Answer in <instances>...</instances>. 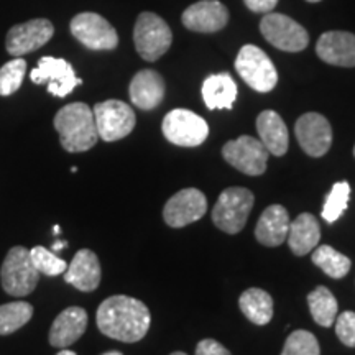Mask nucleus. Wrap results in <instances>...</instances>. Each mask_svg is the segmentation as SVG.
I'll use <instances>...</instances> for the list:
<instances>
[{"instance_id": "nucleus-18", "label": "nucleus", "mask_w": 355, "mask_h": 355, "mask_svg": "<svg viewBox=\"0 0 355 355\" xmlns=\"http://www.w3.org/2000/svg\"><path fill=\"white\" fill-rule=\"evenodd\" d=\"M128 94H130V101L135 107L152 110L158 107L165 97V81L157 71L141 69L133 76Z\"/></svg>"}, {"instance_id": "nucleus-21", "label": "nucleus", "mask_w": 355, "mask_h": 355, "mask_svg": "<svg viewBox=\"0 0 355 355\" xmlns=\"http://www.w3.org/2000/svg\"><path fill=\"white\" fill-rule=\"evenodd\" d=\"M290 216L288 211L279 204L266 207L260 216L255 227V237L261 245L278 247L286 242L288 230H290Z\"/></svg>"}, {"instance_id": "nucleus-27", "label": "nucleus", "mask_w": 355, "mask_h": 355, "mask_svg": "<svg viewBox=\"0 0 355 355\" xmlns=\"http://www.w3.org/2000/svg\"><path fill=\"white\" fill-rule=\"evenodd\" d=\"M313 263L319 266L327 277L340 279L344 278L345 275L349 273L350 266H352V261H350L349 257H345L340 252H337L336 248L331 245H321L318 247L316 250L313 252Z\"/></svg>"}, {"instance_id": "nucleus-32", "label": "nucleus", "mask_w": 355, "mask_h": 355, "mask_svg": "<svg viewBox=\"0 0 355 355\" xmlns=\"http://www.w3.org/2000/svg\"><path fill=\"white\" fill-rule=\"evenodd\" d=\"M30 257H32L35 268H37L40 273L46 275V277H58V275L64 273L66 268H68V265H66V261L63 259L56 257L53 252L42 245L33 247L32 250H30Z\"/></svg>"}, {"instance_id": "nucleus-26", "label": "nucleus", "mask_w": 355, "mask_h": 355, "mask_svg": "<svg viewBox=\"0 0 355 355\" xmlns=\"http://www.w3.org/2000/svg\"><path fill=\"white\" fill-rule=\"evenodd\" d=\"M311 316L319 326L331 327L337 318V300L326 286H318L308 295Z\"/></svg>"}, {"instance_id": "nucleus-9", "label": "nucleus", "mask_w": 355, "mask_h": 355, "mask_svg": "<svg viewBox=\"0 0 355 355\" xmlns=\"http://www.w3.org/2000/svg\"><path fill=\"white\" fill-rule=\"evenodd\" d=\"M260 32L266 42L282 51H303L309 43V35L304 26L283 13H266L260 21Z\"/></svg>"}, {"instance_id": "nucleus-2", "label": "nucleus", "mask_w": 355, "mask_h": 355, "mask_svg": "<svg viewBox=\"0 0 355 355\" xmlns=\"http://www.w3.org/2000/svg\"><path fill=\"white\" fill-rule=\"evenodd\" d=\"M53 123L60 133L61 146L69 153L87 152L99 139L94 112L84 102H73V104L64 105L55 115Z\"/></svg>"}, {"instance_id": "nucleus-34", "label": "nucleus", "mask_w": 355, "mask_h": 355, "mask_svg": "<svg viewBox=\"0 0 355 355\" xmlns=\"http://www.w3.org/2000/svg\"><path fill=\"white\" fill-rule=\"evenodd\" d=\"M196 355H232L224 345L214 339H204L198 344Z\"/></svg>"}, {"instance_id": "nucleus-12", "label": "nucleus", "mask_w": 355, "mask_h": 355, "mask_svg": "<svg viewBox=\"0 0 355 355\" xmlns=\"http://www.w3.org/2000/svg\"><path fill=\"white\" fill-rule=\"evenodd\" d=\"M30 79L35 84H46L48 92L56 97H66L83 83L68 61L53 56H43L30 73Z\"/></svg>"}, {"instance_id": "nucleus-15", "label": "nucleus", "mask_w": 355, "mask_h": 355, "mask_svg": "<svg viewBox=\"0 0 355 355\" xmlns=\"http://www.w3.org/2000/svg\"><path fill=\"white\" fill-rule=\"evenodd\" d=\"M53 33L55 26L50 20L33 19L12 26L10 32L7 33L6 48L12 56L20 58L46 44L53 38Z\"/></svg>"}, {"instance_id": "nucleus-30", "label": "nucleus", "mask_w": 355, "mask_h": 355, "mask_svg": "<svg viewBox=\"0 0 355 355\" xmlns=\"http://www.w3.org/2000/svg\"><path fill=\"white\" fill-rule=\"evenodd\" d=\"M26 61L24 58H13L0 68V96H12L24 83Z\"/></svg>"}, {"instance_id": "nucleus-20", "label": "nucleus", "mask_w": 355, "mask_h": 355, "mask_svg": "<svg viewBox=\"0 0 355 355\" xmlns=\"http://www.w3.org/2000/svg\"><path fill=\"white\" fill-rule=\"evenodd\" d=\"M87 327V313L79 306H71L58 314L50 329V344L53 347L66 349L79 340Z\"/></svg>"}, {"instance_id": "nucleus-10", "label": "nucleus", "mask_w": 355, "mask_h": 355, "mask_svg": "<svg viewBox=\"0 0 355 355\" xmlns=\"http://www.w3.org/2000/svg\"><path fill=\"white\" fill-rule=\"evenodd\" d=\"M163 135L178 146H198L209 135V125L198 114L188 109H175L163 119Z\"/></svg>"}, {"instance_id": "nucleus-41", "label": "nucleus", "mask_w": 355, "mask_h": 355, "mask_svg": "<svg viewBox=\"0 0 355 355\" xmlns=\"http://www.w3.org/2000/svg\"><path fill=\"white\" fill-rule=\"evenodd\" d=\"M308 2H313L314 3V2H321V0H308Z\"/></svg>"}, {"instance_id": "nucleus-42", "label": "nucleus", "mask_w": 355, "mask_h": 355, "mask_svg": "<svg viewBox=\"0 0 355 355\" xmlns=\"http://www.w3.org/2000/svg\"><path fill=\"white\" fill-rule=\"evenodd\" d=\"M354 157H355V146H354Z\"/></svg>"}, {"instance_id": "nucleus-7", "label": "nucleus", "mask_w": 355, "mask_h": 355, "mask_svg": "<svg viewBox=\"0 0 355 355\" xmlns=\"http://www.w3.org/2000/svg\"><path fill=\"white\" fill-rule=\"evenodd\" d=\"M99 139L104 141H117L130 135L135 128V112L130 105L122 101L99 102L92 109Z\"/></svg>"}, {"instance_id": "nucleus-17", "label": "nucleus", "mask_w": 355, "mask_h": 355, "mask_svg": "<svg viewBox=\"0 0 355 355\" xmlns=\"http://www.w3.org/2000/svg\"><path fill=\"white\" fill-rule=\"evenodd\" d=\"M316 53L324 63L340 68H354L355 35L350 32H326L318 40Z\"/></svg>"}, {"instance_id": "nucleus-37", "label": "nucleus", "mask_w": 355, "mask_h": 355, "mask_svg": "<svg viewBox=\"0 0 355 355\" xmlns=\"http://www.w3.org/2000/svg\"><path fill=\"white\" fill-rule=\"evenodd\" d=\"M56 355H76V352H73V350H68V349H63V350H60Z\"/></svg>"}, {"instance_id": "nucleus-5", "label": "nucleus", "mask_w": 355, "mask_h": 355, "mask_svg": "<svg viewBox=\"0 0 355 355\" xmlns=\"http://www.w3.org/2000/svg\"><path fill=\"white\" fill-rule=\"evenodd\" d=\"M133 42L139 55L145 61H157L170 50L173 33L162 17L153 12H144L135 21Z\"/></svg>"}, {"instance_id": "nucleus-1", "label": "nucleus", "mask_w": 355, "mask_h": 355, "mask_svg": "<svg viewBox=\"0 0 355 355\" xmlns=\"http://www.w3.org/2000/svg\"><path fill=\"white\" fill-rule=\"evenodd\" d=\"M96 319L102 334L127 344L144 339L152 322L148 306L125 295L110 296L102 301Z\"/></svg>"}, {"instance_id": "nucleus-22", "label": "nucleus", "mask_w": 355, "mask_h": 355, "mask_svg": "<svg viewBox=\"0 0 355 355\" xmlns=\"http://www.w3.org/2000/svg\"><path fill=\"white\" fill-rule=\"evenodd\" d=\"M257 130L266 152L275 157H283L290 146V133L286 123L275 110H263L257 119Z\"/></svg>"}, {"instance_id": "nucleus-14", "label": "nucleus", "mask_w": 355, "mask_h": 355, "mask_svg": "<svg viewBox=\"0 0 355 355\" xmlns=\"http://www.w3.org/2000/svg\"><path fill=\"white\" fill-rule=\"evenodd\" d=\"M207 211V199L196 188H186L170 198L163 217L170 227L181 229L201 219Z\"/></svg>"}, {"instance_id": "nucleus-19", "label": "nucleus", "mask_w": 355, "mask_h": 355, "mask_svg": "<svg viewBox=\"0 0 355 355\" xmlns=\"http://www.w3.org/2000/svg\"><path fill=\"white\" fill-rule=\"evenodd\" d=\"M101 263L92 250L83 248L79 250L64 272L66 283L73 285L76 290L89 293L94 291L101 283Z\"/></svg>"}, {"instance_id": "nucleus-16", "label": "nucleus", "mask_w": 355, "mask_h": 355, "mask_svg": "<svg viewBox=\"0 0 355 355\" xmlns=\"http://www.w3.org/2000/svg\"><path fill=\"white\" fill-rule=\"evenodd\" d=\"M181 20L191 32L214 33L227 25L229 12L219 0H201L186 8Z\"/></svg>"}, {"instance_id": "nucleus-28", "label": "nucleus", "mask_w": 355, "mask_h": 355, "mask_svg": "<svg viewBox=\"0 0 355 355\" xmlns=\"http://www.w3.org/2000/svg\"><path fill=\"white\" fill-rule=\"evenodd\" d=\"M33 316V306L25 301H15L0 306V336L19 331Z\"/></svg>"}, {"instance_id": "nucleus-13", "label": "nucleus", "mask_w": 355, "mask_h": 355, "mask_svg": "<svg viewBox=\"0 0 355 355\" xmlns=\"http://www.w3.org/2000/svg\"><path fill=\"white\" fill-rule=\"evenodd\" d=\"M296 139L309 157L319 158L329 152L332 145V128L326 117L316 112L301 115L295 127Z\"/></svg>"}, {"instance_id": "nucleus-36", "label": "nucleus", "mask_w": 355, "mask_h": 355, "mask_svg": "<svg viewBox=\"0 0 355 355\" xmlns=\"http://www.w3.org/2000/svg\"><path fill=\"white\" fill-rule=\"evenodd\" d=\"M66 245H68V243H66V242H55V243H53V252L61 250V248H64Z\"/></svg>"}, {"instance_id": "nucleus-25", "label": "nucleus", "mask_w": 355, "mask_h": 355, "mask_svg": "<svg viewBox=\"0 0 355 355\" xmlns=\"http://www.w3.org/2000/svg\"><path fill=\"white\" fill-rule=\"evenodd\" d=\"M239 306H241L243 316L257 326H265L273 318L272 296L260 288H250V290L243 291L239 300Z\"/></svg>"}, {"instance_id": "nucleus-8", "label": "nucleus", "mask_w": 355, "mask_h": 355, "mask_svg": "<svg viewBox=\"0 0 355 355\" xmlns=\"http://www.w3.org/2000/svg\"><path fill=\"white\" fill-rule=\"evenodd\" d=\"M71 33L89 50L110 51L119 44V35L104 17L94 12L78 13L71 20Z\"/></svg>"}, {"instance_id": "nucleus-35", "label": "nucleus", "mask_w": 355, "mask_h": 355, "mask_svg": "<svg viewBox=\"0 0 355 355\" xmlns=\"http://www.w3.org/2000/svg\"><path fill=\"white\" fill-rule=\"evenodd\" d=\"M248 10L255 13H270L277 7L278 0H243Z\"/></svg>"}, {"instance_id": "nucleus-24", "label": "nucleus", "mask_w": 355, "mask_h": 355, "mask_svg": "<svg viewBox=\"0 0 355 355\" xmlns=\"http://www.w3.org/2000/svg\"><path fill=\"white\" fill-rule=\"evenodd\" d=\"M201 92L207 109H232L237 99V84L229 73L212 74L202 83Z\"/></svg>"}, {"instance_id": "nucleus-6", "label": "nucleus", "mask_w": 355, "mask_h": 355, "mask_svg": "<svg viewBox=\"0 0 355 355\" xmlns=\"http://www.w3.org/2000/svg\"><path fill=\"white\" fill-rule=\"evenodd\" d=\"M235 69L257 92L273 91L278 83V73L272 60L255 44H245L241 48L235 58Z\"/></svg>"}, {"instance_id": "nucleus-4", "label": "nucleus", "mask_w": 355, "mask_h": 355, "mask_svg": "<svg viewBox=\"0 0 355 355\" xmlns=\"http://www.w3.org/2000/svg\"><path fill=\"white\" fill-rule=\"evenodd\" d=\"M254 193L247 188H227L220 193L217 199L214 211H212V222L222 232L237 234L245 227L248 214L254 207Z\"/></svg>"}, {"instance_id": "nucleus-40", "label": "nucleus", "mask_w": 355, "mask_h": 355, "mask_svg": "<svg viewBox=\"0 0 355 355\" xmlns=\"http://www.w3.org/2000/svg\"><path fill=\"white\" fill-rule=\"evenodd\" d=\"M171 355H186V354L184 352H173Z\"/></svg>"}, {"instance_id": "nucleus-29", "label": "nucleus", "mask_w": 355, "mask_h": 355, "mask_svg": "<svg viewBox=\"0 0 355 355\" xmlns=\"http://www.w3.org/2000/svg\"><path fill=\"white\" fill-rule=\"evenodd\" d=\"M349 198H350V184L347 181H339L332 186L331 193L327 194L326 202L322 207V219L326 222H336L340 216L344 214V211L349 206Z\"/></svg>"}, {"instance_id": "nucleus-38", "label": "nucleus", "mask_w": 355, "mask_h": 355, "mask_svg": "<svg viewBox=\"0 0 355 355\" xmlns=\"http://www.w3.org/2000/svg\"><path fill=\"white\" fill-rule=\"evenodd\" d=\"M104 355H122V354L117 352V350H112V352H107V354H104Z\"/></svg>"}, {"instance_id": "nucleus-39", "label": "nucleus", "mask_w": 355, "mask_h": 355, "mask_svg": "<svg viewBox=\"0 0 355 355\" xmlns=\"http://www.w3.org/2000/svg\"><path fill=\"white\" fill-rule=\"evenodd\" d=\"M53 230H55V234H60V225H55V229Z\"/></svg>"}, {"instance_id": "nucleus-11", "label": "nucleus", "mask_w": 355, "mask_h": 355, "mask_svg": "<svg viewBox=\"0 0 355 355\" xmlns=\"http://www.w3.org/2000/svg\"><path fill=\"white\" fill-rule=\"evenodd\" d=\"M222 157L235 170L248 176H260L266 170L268 152L259 139L242 135L222 146Z\"/></svg>"}, {"instance_id": "nucleus-3", "label": "nucleus", "mask_w": 355, "mask_h": 355, "mask_svg": "<svg viewBox=\"0 0 355 355\" xmlns=\"http://www.w3.org/2000/svg\"><path fill=\"white\" fill-rule=\"evenodd\" d=\"M40 272L35 268L30 250L25 247H12L3 260L0 279L7 295L21 298L33 293L38 285Z\"/></svg>"}, {"instance_id": "nucleus-31", "label": "nucleus", "mask_w": 355, "mask_h": 355, "mask_svg": "<svg viewBox=\"0 0 355 355\" xmlns=\"http://www.w3.org/2000/svg\"><path fill=\"white\" fill-rule=\"evenodd\" d=\"M282 355H321V349L314 334L300 329L288 336Z\"/></svg>"}, {"instance_id": "nucleus-33", "label": "nucleus", "mask_w": 355, "mask_h": 355, "mask_svg": "<svg viewBox=\"0 0 355 355\" xmlns=\"http://www.w3.org/2000/svg\"><path fill=\"white\" fill-rule=\"evenodd\" d=\"M336 334L347 347H355V313L344 311L336 321Z\"/></svg>"}, {"instance_id": "nucleus-23", "label": "nucleus", "mask_w": 355, "mask_h": 355, "mask_svg": "<svg viewBox=\"0 0 355 355\" xmlns=\"http://www.w3.org/2000/svg\"><path fill=\"white\" fill-rule=\"evenodd\" d=\"M321 241V229L316 217L309 212H303L290 224L286 242L295 255L303 257L313 252Z\"/></svg>"}]
</instances>
